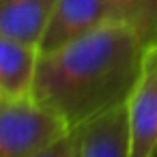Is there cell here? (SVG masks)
<instances>
[{
  "label": "cell",
  "mask_w": 157,
  "mask_h": 157,
  "mask_svg": "<svg viewBox=\"0 0 157 157\" xmlns=\"http://www.w3.org/2000/svg\"><path fill=\"white\" fill-rule=\"evenodd\" d=\"M148 45L125 20L41 52L30 97L52 110L71 131L80 123L125 105L146 65Z\"/></svg>",
  "instance_id": "cell-1"
},
{
  "label": "cell",
  "mask_w": 157,
  "mask_h": 157,
  "mask_svg": "<svg viewBox=\"0 0 157 157\" xmlns=\"http://www.w3.org/2000/svg\"><path fill=\"white\" fill-rule=\"evenodd\" d=\"M67 131V125L37 99L0 97V157H28Z\"/></svg>",
  "instance_id": "cell-2"
},
{
  "label": "cell",
  "mask_w": 157,
  "mask_h": 157,
  "mask_svg": "<svg viewBox=\"0 0 157 157\" xmlns=\"http://www.w3.org/2000/svg\"><path fill=\"white\" fill-rule=\"evenodd\" d=\"M112 20H123L118 0H56L39 50H56Z\"/></svg>",
  "instance_id": "cell-3"
},
{
  "label": "cell",
  "mask_w": 157,
  "mask_h": 157,
  "mask_svg": "<svg viewBox=\"0 0 157 157\" xmlns=\"http://www.w3.org/2000/svg\"><path fill=\"white\" fill-rule=\"evenodd\" d=\"M75 157H129L127 103L105 110L71 129Z\"/></svg>",
  "instance_id": "cell-4"
},
{
  "label": "cell",
  "mask_w": 157,
  "mask_h": 157,
  "mask_svg": "<svg viewBox=\"0 0 157 157\" xmlns=\"http://www.w3.org/2000/svg\"><path fill=\"white\" fill-rule=\"evenodd\" d=\"M129 157H157V65L146 54L144 73L127 101Z\"/></svg>",
  "instance_id": "cell-5"
},
{
  "label": "cell",
  "mask_w": 157,
  "mask_h": 157,
  "mask_svg": "<svg viewBox=\"0 0 157 157\" xmlns=\"http://www.w3.org/2000/svg\"><path fill=\"white\" fill-rule=\"evenodd\" d=\"M56 0H0V35L39 48Z\"/></svg>",
  "instance_id": "cell-6"
},
{
  "label": "cell",
  "mask_w": 157,
  "mask_h": 157,
  "mask_svg": "<svg viewBox=\"0 0 157 157\" xmlns=\"http://www.w3.org/2000/svg\"><path fill=\"white\" fill-rule=\"evenodd\" d=\"M41 50L0 35V97H30Z\"/></svg>",
  "instance_id": "cell-7"
},
{
  "label": "cell",
  "mask_w": 157,
  "mask_h": 157,
  "mask_svg": "<svg viewBox=\"0 0 157 157\" xmlns=\"http://www.w3.org/2000/svg\"><path fill=\"white\" fill-rule=\"evenodd\" d=\"M123 20L133 24L148 48L157 43V0H118Z\"/></svg>",
  "instance_id": "cell-8"
},
{
  "label": "cell",
  "mask_w": 157,
  "mask_h": 157,
  "mask_svg": "<svg viewBox=\"0 0 157 157\" xmlns=\"http://www.w3.org/2000/svg\"><path fill=\"white\" fill-rule=\"evenodd\" d=\"M28 157H75V148H73V138H71V131H67L65 136L56 138L54 142L45 144L43 148L35 151L33 155Z\"/></svg>",
  "instance_id": "cell-9"
},
{
  "label": "cell",
  "mask_w": 157,
  "mask_h": 157,
  "mask_svg": "<svg viewBox=\"0 0 157 157\" xmlns=\"http://www.w3.org/2000/svg\"><path fill=\"white\" fill-rule=\"evenodd\" d=\"M148 54H151V58L155 60V65H157V43L153 45V48H148Z\"/></svg>",
  "instance_id": "cell-10"
}]
</instances>
